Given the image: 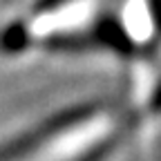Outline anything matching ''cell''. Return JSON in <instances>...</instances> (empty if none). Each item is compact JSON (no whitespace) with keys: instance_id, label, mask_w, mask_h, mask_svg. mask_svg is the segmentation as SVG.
I'll return each mask as SVG.
<instances>
[{"instance_id":"6da1fadb","label":"cell","mask_w":161,"mask_h":161,"mask_svg":"<svg viewBox=\"0 0 161 161\" xmlns=\"http://www.w3.org/2000/svg\"><path fill=\"white\" fill-rule=\"evenodd\" d=\"M123 130L108 103L72 105L0 141V161H105Z\"/></svg>"},{"instance_id":"7a4b0ae2","label":"cell","mask_w":161,"mask_h":161,"mask_svg":"<svg viewBox=\"0 0 161 161\" xmlns=\"http://www.w3.org/2000/svg\"><path fill=\"white\" fill-rule=\"evenodd\" d=\"M27 3H34V0H14L11 9H14V7H20V5H27Z\"/></svg>"}]
</instances>
